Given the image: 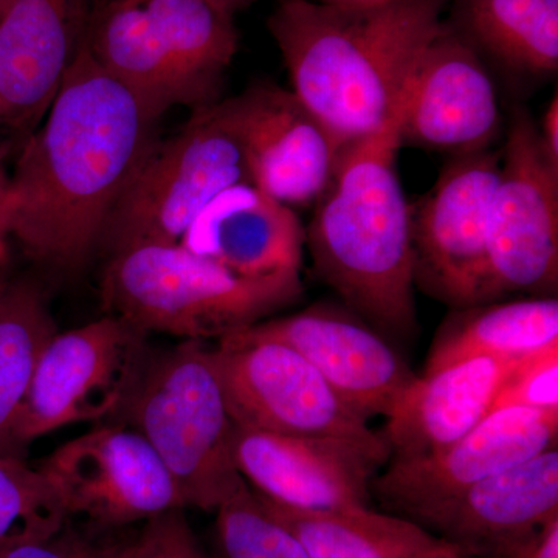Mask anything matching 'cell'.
<instances>
[{"mask_svg":"<svg viewBox=\"0 0 558 558\" xmlns=\"http://www.w3.org/2000/svg\"><path fill=\"white\" fill-rule=\"evenodd\" d=\"M502 119L486 62L444 20L411 76L400 146L462 156L494 148Z\"/></svg>","mask_w":558,"mask_h":558,"instance_id":"13","label":"cell"},{"mask_svg":"<svg viewBox=\"0 0 558 558\" xmlns=\"http://www.w3.org/2000/svg\"><path fill=\"white\" fill-rule=\"evenodd\" d=\"M7 185H9V175L5 174L2 167V156H0V226L3 227L2 219V205L3 199H5ZM5 229V227H3Z\"/></svg>","mask_w":558,"mask_h":558,"instance_id":"36","label":"cell"},{"mask_svg":"<svg viewBox=\"0 0 558 558\" xmlns=\"http://www.w3.org/2000/svg\"><path fill=\"white\" fill-rule=\"evenodd\" d=\"M259 499L311 558H429L447 545L428 529L398 513L371 508L300 512Z\"/></svg>","mask_w":558,"mask_h":558,"instance_id":"24","label":"cell"},{"mask_svg":"<svg viewBox=\"0 0 558 558\" xmlns=\"http://www.w3.org/2000/svg\"><path fill=\"white\" fill-rule=\"evenodd\" d=\"M517 558H558V519L549 521Z\"/></svg>","mask_w":558,"mask_h":558,"instance_id":"33","label":"cell"},{"mask_svg":"<svg viewBox=\"0 0 558 558\" xmlns=\"http://www.w3.org/2000/svg\"><path fill=\"white\" fill-rule=\"evenodd\" d=\"M83 43L97 64L157 119L175 105L196 109L218 101L183 68L138 0L94 7Z\"/></svg>","mask_w":558,"mask_h":558,"instance_id":"21","label":"cell"},{"mask_svg":"<svg viewBox=\"0 0 558 558\" xmlns=\"http://www.w3.org/2000/svg\"><path fill=\"white\" fill-rule=\"evenodd\" d=\"M506 407L558 413V343L517 360L494 410Z\"/></svg>","mask_w":558,"mask_h":558,"instance_id":"29","label":"cell"},{"mask_svg":"<svg viewBox=\"0 0 558 558\" xmlns=\"http://www.w3.org/2000/svg\"><path fill=\"white\" fill-rule=\"evenodd\" d=\"M234 424L278 435L343 440L391 458L387 442L300 352L282 341L242 329L215 347Z\"/></svg>","mask_w":558,"mask_h":558,"instance_id":"7","label":"cell"},{"mask_svg":"<svg viewBox=\"0 0 558 558\" xmlns=\"http://www.w3.org/2000/svg\"><path fill=\"white\" fill-rule=\"evenodd\" d=\"M57 332L35 286L7 275L0 278V457L24 458L17 421L40 352Z\"/></svg>","mask_w":558,"mask_h":558,"instance_id":"25","label":"cell"},{"mask_svg":"<svg viewBox=\"0 0 558 558\" xmlns=\"http://www.w3.org/2000/svg\"><path fill=\"white\" fill-rule=\"evenodd\" d=\"M0 558H97L62 545L57 537L44 542L25 543L0 554Z\"/></svg>","mask_w":558,"mask_h":558,"instance_id":"31","label":"cell"},{"mask_svg":"<svg viewBox=\"0 0 558 558\" xmlns=\"http://www.w3.org/2000/svg\"><path fill=\"white\" fill-rule=\"evenodd\" d=\"M558 519V450L502 470L468 488L422 526L462 558H517Z\"/></svg>","mask_w":558,"mask_h":558,"instance_id":"16","label":"cell"},{"mask_svg":"<svg viewBox=\"0 0 558 558\" xmlns=\"http://www.w3.org/2000/svg\"><path fill=\"white\" fill-rule=\"evenodd\" d=\"M220 5L231 11L253 0H216ZM319 2L340 3V5H380V3L396 2V0H319Z\"/></svg>","mask_w":558,"mask_h":558,"instance_id":"34","label":"cell"},{"mask_svg":"<svg viewBox=\"0 0 558 558\" xmlns=\"http://www.w3.org/2000/svg\"><path fill=\"white\" fill-rule=\"evenodd\" d=\"M38 468L60 490L69 515L123 526L186 509L159 454L126 424L101 425L70 439Z\"/></svg>","mask_w":558,"mask_h":558,"instance_id":"12","label":"cell"},{"mask_svg":"<svg viewBox=\"0 0 558 558\" xmlns=\"http://www.w3.org/2000/svg\"><path fill=\"white\" fill-rule=\"evenodd\" d=\"M157 121L81 43L9 178L2 205L9 238L40 266L80 269L157 142Z\"/></svg>","mask_w":558,"mask_h":558,"instance_id":"1","label":"cell"},{"mask_svg":"<svg viewBox=\"0 0 558 558\" xmlns=\"http://www.w3.org/2000/svg\"><path fill=\"white\" fill-rule=\"evenodd\" d=\"M499 172L501 149L454 156L432 189L410 202L414 288L451 310L483 303Z\"/></svg>","mask_w":558,"mask_h":558,"instance_id":"10","label":"cell"},{"mask_svg":"<svg viewBox=\"0 0 558 558\" xmlns=\"http://www.w3.org/2000/svg\"><path fill=\"white\" fill-rule=\"evenodd\" d=\"M69 517L60 490L38 465L0 457V554L58 537Z\"/></svg>","mask_w":558,"mask_h":558,"instance_id":"27","label":"cell"},{"mask_svg":"<svg viewBox=\"0 0 558 558\" xmlns=\"http://www.w3.org/2000/svg\"><path fill=\"white\" fill-rule=\"evenodd\" d=\"M244 94L194 109L185 126L154 143L102 231L109 252L137 244H179L209 202L252 183Z\"/></svg>","mask_w":558,"mask_h":558,"instance_id":"6","label":"cell"},{"mask_svg":"<svg viewBox=\"0 0 558 558\" xmlns=\"http://www.w3.org/2000/svg\"><path fill=\"white\" fill-rule=\"evenodd\" d=\"M447 3L278 0L267 31L288 68L293 94L351 145L398 112L422 51L442 27Z\"/></svg>","mask_w":558,"mask_h":558,"instance_id":"2","label":"cell"},{"mask_svg":"<svg viewBox=\"0 0 558 558\" xmlns=\"http://www.w3.org/2000/svg\"><path fill=\"white\" fill-rule=\"evenodd\" d=\"M215 513L218 558H311L247 484Z\"/></svg>","mask_w":558,"mask_h":558,"instance_id":"28","label":"cell"},{"mask_svg":"<svg viewBox=\"0 0 558 558\" xmlns=\"http://www.w3.org/2000/svg\"><path fill=\"white\" fill-rule=\"evenodd\" d=\"M9 234L5 229L0 226V278L5 277L7 266H9Z\"/></svg>","mask_w":558,"mask_h":558,"instance_id":"35","label":"cell"},{"mask_svg":"<svg viewBox=\"0 0 558 558\" xmlns=\"http://www.w3.org/2000/svg\"><path fill=\"white\" fill-rule=\"evenodd\" d=\"M447 11V24L483 60L521 78L556 75L558 0H449Z\"/></svg>","mask_w":558,"mask_h":558,"instance_id":"22","label":"cell"},{"mask_svg":"<svg viewBox=\"0 0 558 558\" xmlns=\"http://www.w3.org/2000/svg\"><path fill=\"white\" fill-rule=\"evenodd\" d=\"M238 472L258 497L300 512L371 508V483L387 462L343 440L278 435L234 424Z\"/></svg>","mask_w":558,"mask_h":558,"instance_id":"14","label":"cell"},{"mask_svg":"<svg viewBox=\"0 0 558 558\" xmlns=\"http://www.w3.org/2000/svg\"><path fill=\"white\" fill-rule=\"evenodd\" d=\"M403 102L384 128L347 146L306 229L315 274L389 340L417 330L410 202L398 172Z\"/></svg>","mask_w":558,"mask_h":558,"instance_id":"3","label":"cell"},{"mask_svg":"<svg viewBox=\"0 0 558 558\" xmlns=\"http://www.w3.org/2000/svg\"><path fill=\"white\" fill-rule=\"evenodd\" d=\"M116 558H208L185 517L172 509L146 521L138 538Z\"/></svg>","mask_w":558,"mask_h":558,"instance_id":"30","label":"cell"},{"mask_svg":"<svg viewBox=\"0 0 558 558\" xmlns=\"http://www.w3.org/2000/svg\"><path fill=\"white\" fill-rule=\"evenodd\" d=\"M303 293L300 271L241 277L180 244L116 250L101 279L106 314L180 340L219 341L299 303Z\"/></svg>","mask_w":558,"mask_h":558,"instance_id":"4","label":"cell"},{"mask_svg":"<svg viewBox=\"0 0 558 558\" xmlns=\"http://www.w3.org/2000/svg\"><path fill=\"white\" fill-rule=\"evenodd\" d=\"M429 558H462L459 556V553L457 549L453 548V546H450L449 543H447L446 546H444L442 549H439L438 553L435 554V556Z\"/></svg>","mask_w":558,"mask_h":558,"instance_id":"37","label":"cell"},{"mask_svg":"<svg viewBox=\"0 0 558 558\" xmlns=\"http://www.w3.org/2000/svg\"><path fill=\"white\" fill-rule=\"evenodd\" d=\"M101 558H116V556H113V557H101Z\"/></svg>","mask_w":558,"mask_h":558,"instance_id":"40","label":"cell"},{"mask_svg":"<svg viewBox=\"0 0 558 558\" xmlns=\"http://www.w3.org/2000/svg\"><path fill=\"white\" fill-rule=\"evenodd\" d=\"M557 289L558 167L543 149L537 123L519 108L501 148L481 304L512 295L556 299Z\"/></svg>","mask_w":558,"mask_h":558,"instance_id":"8","label":"cell"},{"mask_svg":"<svg viewBox=\"0 0 558 558\" xmlns=\"http://www.w3.org/2000/svg\"><path fill=\"white\" fill-rule=\"evenodd\" d=\"M84 0H13L0 16V130H38L78 53Z\"/></svg>","mask_w":558,"mask_h":558,"instance_id":"17","label":"cell"},{"mask_svg":"<svg viewBox=\"0 0 558 558\" xmlns=\"http://www.w3.org/2000/svg\"><path fill=\"white\" fill-rule=\"evenodd\" d=\"M453 311L436 336L425 371L472 357H526L558 343L557 296L492 301Z\"/></svg>","mask_w":558,"mask_h":558,"instance_id":"23","label":"cell"},{"mask_svg":"<svg viewBox=\"0 0 558 558\" xmlns=\"http://www.w3.org/2000/svg\"><path fill=\"white\" fill-rule=\"evenodd\" d=\"M161 38L194 78L218 97L238 51L233 13L216 0H138Z\"/></svg>","mask_w":558,"mask_h":558,"instance_id":"26","label":"cell"},{"mask_svg":"<svg viewBox=\"0 0 558 558\" xmlns=\"http://www.w3.org/2000/svg\"><path fill=\"white\" fill-rule=\"evenodd\" d=\"M539 140L546 156L558 167V98L554 95L553 100L543 116L542 123H537Z\"/></svg>","mask_w":558,"mask_h":558,"instance_id":"32","label":"cell"},{"mask_svg":"<svg viewBox=\"0 0 558 558\" xmlns=\"http://www.w3.org/2000/svg\"><path fill=\"white\" fill-rule=\"evenodd\" d=\"M119 2V0H94V7L105 5V3Z\"/></svg>","mask_w":558,"mask_h":558,"instance_id":"39","label":"cell"},{"mask_svg":"<svg viewBox=\"0 0 558 558\" xmlns=\"http://www.w3.org/2000/svg\"><path fill=\"white\" fill-rule=\"evenodd\" d=\"M244 97L253 185L292 209L315 207L336 178L347 143L292 90L258 84Z\"/></svg>","mask_w":558,"mask_h":558,"instance_id":"18","label":"cell"},{"mask_svg":"<svg viewBox=\"0 0 558 558\" xmlns=\"http://www.w3.org/2000/svg\"><path fill=\"white\" fill-rule=\"evenodd\" d=\"M148 333L106 314L57 332L40 352L17 421V446L70 425L116 416L149 359Z\"/></svg>","mask_w":558,"mask_h":558,"instance_id":"9","label":"cell"},{"mask_svg":"<svg viewBox=\"0 0 558 558\" xmlns=\"http://www.w3.org/2000/svg\"><path fill=\"white\" fill-rule=\"evenodd\" d=\"M120 414L159 454L185 508L216 512L244 486L231 451L234 421L207 341L149 354Z\"/></svg>","mask_w":558,"mask_h":558,"instance_id":"5","label":"cell"},{"mask_svg":"<svg viewBox=\"0 0 558 558\" xmlns=\"http://www.w3.org/2000/svg\"><path fill=\"white\" fill-rule=\"evenodd\" d=\"M250 329L300 352L368 421L387 416L400 392L417 376L388 337L343 304H314L296 314L264 319Z\"/></svg>","mask_w":558,"mask_h":558,"instance_id":"15","label":"cell"},{"mask_svg":"<svg viewBox=\"0 0 558 558\" xmlns=\"http://www.w3.org/2000/svg\"><path fill=\"white\" fill-rule=\"evenodd\" d=\"M517 360L465 359L414 377L385 416L391 458L435 453L472 432L494 410Z\"/></svg>","mask_w":558,"mask_h":558,"instance_id":"19","label":"cell"},{"mask_svg":"<svg viewBox=\"0 0 558 558\" xmlns=\"http://www.w3.org/2000/svg\"><path fill=\"white\" fill-rule=\"evenodd\" d=\"M179 244L241 277L263 278L301 270L306 229L295 209L238 183L202 209Z\"/></svg>","mask_w":558,"mask_h":558,"instance_id":"20","label":"cell"},{"mask_svg":"<svg viewBox=\"0 0 558 558\" xmlns=\"http://www.w3.org/2000/svg\"><path fill=\"white\" fill-rule=\"evenodd\" d=\"M558 413L506 407L492 410L447 449L395 459L371 492L400 517L424 524L468 488L557 447Z\"/></svg>","mask_w":558,"mask_h":558,"instance_id":"11","label":"cell"},{"mask_svg":"<svg viewBox=\"0 0 558 558\" xmlns=\"http://www.w3.org/2000/svg\"><path fill=\"white\" fill-rule=\"evenodd\" d=\"M11 2H13V0H0V16L5 13L7 9L11 5Z\"/></svg>","mask_w":558,"mask_h":558,"instance_id":"38","label":"cell"}]
</instances>
